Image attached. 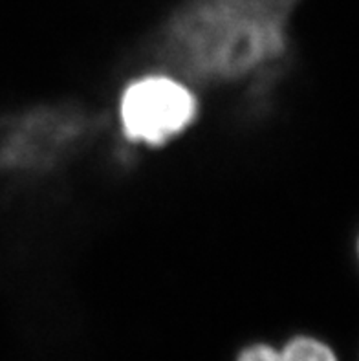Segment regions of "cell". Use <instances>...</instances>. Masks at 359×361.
Here are the masks:
<instances>
[{"label":"cell","instance_id":"cell-1","mask_svg":"<svg viewBox=\"0 0 359 361\" xmlns=\"http://www.w3.org/2000/svg\"><path fill=\"white\" fill-rule=\"evenodd\" d=\"M300 0H185L164 27L167 54L196 75L241 79L282 57Z\"/></svg>","mask_w":359,"mask_h":361},{"label":"cell","instance_id":"cell-2","mask_svg":"<svg viewBox=\"0 0 359 361\" xmlns=\"http://www.w3.org/2000/svg\"><path fill=\"white\" fill-rule=\"evenodd\" d=\"M119 116L130 140L162 145L195 119L196 99L189 88L173 78L149 75L128 85Z\"/></svg>","mask_w":359,"mask_h":361},{"label":"cell","instance_id":"cell-3","mask_svg":"<svg viewBox=\"0 0 359 361\" xmlns=\"http://www.w3.org/2000/svg\"><path fill=\"white\" fill-rule=\"evenodd\" d=\"M238 361H337V357L328 345L300 336L291 339L281 350L268 345H253L242 350Z\"/></svg>","mask_w":359,"mask_h":361}]
</instances>
